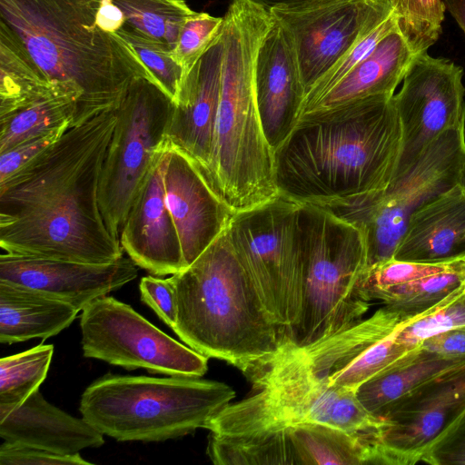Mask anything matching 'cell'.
<instances>
[{
    "label": "cell",
    "mask_w": 465,
    "mask_h": 465,
    "mask_svg": "<svg viewBox=\"0 0 465 465\" xmlns=\"http://www.w3.org/2000/svg\"><path fill=\"white\" fill-rule=\"evenodd\" d=\"M117 116L109 110L61 138L0 182V247L16 255L108 263L124 256L98 201Z\"/></svg>",
    "instance_id": "cell-1"
},
{
    "label": "cell",
    "mask_w": 465,
    "mask_h": 465,
    "mask_svg": "<svg viewBox=\"0 0 465 465\" xmlns=\"http://www.w3.org/2000/svg\"><path fill=\"white\" fill-rule=\"evenodd\" d=\"M393 95L367 96L302 115L274 151L279 193L317 203L384 191L401 150Z\"/></svg>",
    "instance_id": "cell-2"
},
{
    "label": "cell",
    "mask_w": 465,
    "mask_h": 465,
    "mask_svg": "<svg viewBox=\"0 0 465 465\" xmlns=\"http://www.w3.org/2000/svg\"><path fill=\"white\" fill-rule=\"evenodd\" d=\"M100 3L0 0V20L52 82L76 95L77 124L117 109L134 79L151 80L128 43L97 26Z\"/></svg>",
    "instance_id": "cell-3"
},
{
    "label": "cell",
    "mask_w": 465,
    "mask_h": 465,
    "mask_svg": "<svg viewBox=\"0 0 465 465\" xmlns=\"http://www.w3.org/2000/svg\"><path fill=\"white\" fill-rule=\"evenodd\" d=\"M272 17L246 0H232L222 30L223 63L209 183L235 213L277 197L274 152L255 100L257 54Z\"/></svg>",
    "instance_id": "cell-4"
},
{
    "label": "cell",
    "mask_w": 465,
    "mask_h": 465,
    "mask_svg": "<svg viewBox=\"0 0 465 465\" xmlns=\"http://www.w3.org/2000/svg\"><path fill=\"white\" fill-rule=\"evenodd\" d=\"M173 331L188 347L244 373L286 340L273 322L225 231L189 266L173 274Z\"/></svg>",
    "instance_id": "cell-5"
},
{
    "label": "cell",
    "mask_w": 465,
    "mask_h": 465,
    "mask_svg": "<svg viewBox=\"0 0 465 465\" xmlns=\"http://www.w3.org/2000/svg\"><path fill=\"white\" fill-rule=\"evenodd\" d=\"M235 397L229 385L195 376L107 373L83 392L82 417L118 441H163L204 429Z\"/></svg>",
    "instance_id": "cell-6"
},
{
    "label": "cell",
    "mask_w": 465,
    "mask_h": 465,
    "mask_svg": "<svg viewBox=\"0 0 465 465\" xmlns=\"http://www.w3.org/2000/svg\"><path fill=\"white\" fill-rule=\"evenodd\" d=\"M303 280L288 341L301 348L351 326L368 312L367 249L361 231L313 203H301Z\"/></svg>",
    "instance_id": "cell-7"
},
{
    "label": "cell",
    "mask_w": 465,
    "mask_h": 465,
    "mask_svg": "<svg viewBox=\"0 0 465 465\" xmlns=\"http://www.w3.org/2000/svg\"><path fill=\"white\" fill-rule=\"evenodd\" d=\"M465 162V128L436 138L417 162L382 192L313 203L359 228L368 268L393 258L411 214L459 183Z\"/></svg>",
    "instance_id": "cell-8"
},
{
    "label": "cell",
    "mask_w": 465,
    "mask_h": 465,
    "mask_svg": "<svg viewBox=\"0 0 465 465\" xmlns=\"http://www.w3.org/2000/svg\"><path fill=\"white\" fill-rule=\"evenodd\" d=\"M300 206L279 194L237 212L225 232L273 322L288 339L301 309L303 239Z\"/></svg>",
    "instance_id": "cell-9"
},
{
    "label": "cell",
    "mask_w": 465,
    "mask_h": 465,
    "mask_svg": "<svg viewBox=\"0 0 465 465\" xmlns=\"http://www.w3.org/2000/svg\"><path fill=\"white\" fill-rule=\"evenodd\" d=\"M173 102L151 80L134 79L115 109L117 122L101 170L98 201L116 239L146 174L163 153Z\"/></svg>",
    "instance_id": "cell-10"
},
{
    "label": "cell",
    "mask_w": 465,
    "mask_h": 465,
    "mask_svg": "<svg viewBox=\"0 0 465 465\" xmlns=\"http://www.w3.org/2000/svg\"><path fill=\"white\" fill-rule=\"evenodd\" d=\"M290 425L318 423L342 430L370 446L381 420L371 415L356 392L321 378L301 347L285 340L272 356L243 373Z\"/></svg>",
    "instance_id": "cell-11"
},
{
    "label": "cell",
    "mask_w": 465,
    "mask_h": 465,
    "mask_svg": "<svg viewBox=\"0 0 465 465\" xmlns=\"http://www.w3.org/2000/svg\"><path fill=\"white\" fill-rule=\"evenodd\" d=\"M83 354L128 371L169 376H203L208 358L173 339L129 304L112 296L95 299L80 317Z\"/></svg>",
    "instance_id": "cell-12"
},
{
    "label": "cell",
    "mask_w": 465,
    "mask_h": 465,
    "mask_svg": "<svg viewBox=\"0 0 465 465\" xmlns=\"http://www.w3.org/2000/svg\"><path fill=\"white\" fill-rule=\"evenodd\" d=\"M465 411V363L391 403L370 449L369 464L413 465Z\"/></svg>",
    "instance_id": "cell-13"
},
{
    "label": "cell",
    "mask_w": 465,
    "mask_h": 465,
    "mask_svg": "<svg viewBox=\"0 0 465 465\" xmlns=\"http://www.w3.org/2000/svg\"><path fill=\"white\" fill-rule=\"evenodd\" d=\"M462 76V67L449 59L432 57L427 51L413 56L400 92L393 95L401 128L393 178L406 173L440 134L465 128Z\"/></svg>",
    "instance_id": "cell-14"
},
{
    "label": "cell",
    "mask_w": 465,
    "mask_h": 465,
    "mask_svg": "<svg viewBox=\"0 0 465 465\" xmlns=\"http://www.w3.org/2000/svg\"><path fill=\"white\" fill-rule=\"evenodd\" d=\"M393 12L392 0H329L269 14L291 40L306 95L344 54Z\"/></svg>",
    "instance_id": "cell-15"
},
{
    "label": "cell",
    "mask_w": 465,
    "mask_h": 465,
    "mask_svg": "<svg viewBox=\"0 0 465 465\" xmlns=\"http://www.w3.org/2000/svg\"><path fill=\"white\" fill-rule=\"evenodd\" d=\"M163 181L186 268L227 229L235 212L216 194L197 163L168 143Z\"/></svg>",
    "instance_id": "cell-16"
},
{
    "label": "cell",
    "mask_w": 465,
    "mask_h": 465,
    "mask_svg": "<svg viewBox=\"0 0 465 465\" xmlns=\"http://www.w3.org/2000/svg\"><path fill=\"white\" fill-rule=\"evenodd\" d=\"M137 275V265L124 256L108 263H87L3 252L0 255V281L49 293L79 312Z\"/></svg>",
    "instance_id": "cell-17"
},
{
    "label": "cell",
    "mask_w": 465,
    "mask_h": 465,
    "mask_svg": "<svg viewBox=\"0 0 465 465\" xmlns=\"http://www.w3.org/2000/svg\"><path fill=\"white\" fill-rule=\"evenodd\" d=\"M166 147L142 183L120 232L124 252L156 276L185 268L180 238L164 194Z\"/></svg>",
    "instance_id": "cell-18"
},
{
    "label": "cell",
    "mask_w": 465,
    "mask_h": 465,
    "mask_svg": "<svg viewBox=\"0 0 465 465\" xmlns=\"http://www.w3.org/2000/svg\"><path fill=\"white\" fill-rule=\"evenodd\" d=\"M254 88L262 132L274 152L301 116L305 89L291 40L273 18L257 54Z\"/></svg>",
    "instance_id": "cell-19"
},
{
    "label": "cell",
    "mask_w": 465,
    "mask_h": 465,
    "mask_svg": "<svg viewBox=\"0 0 465 465\" xmlns=\"http://www.w3.org/2000/svg\"><path fill=\"white\" fill-rule=\"evenodd\" d=\"M223 63L221 34L186 74L167 131V143L186 153L200 167L208 183L214 149Z\"/></svg>",
    "instance_id": "cell-20"
},
{
    "label": "cell",
    "mask_w": 465,
    "mask_h": 465,
    "mask_svg": "<svg viewBox=\"0 0 465 465\" xmlns=\"http://www.w3.org/2000/svg\"><path fill=\"white\" fill-rule=\"evenodd\" d=\"M4 441L72 455L104 443V434L83 417H74L49 403L39 389L22 403L0 410Z\"/></svg>",
    "instance_id": "cell-21"
},
{
    "label": "cell",
    "mask_w": 465,
    "mask_h": 465,
    "mask_svg": "<svg viewBox=\"0 0 465 465\" xmlns=\"http://www.w3.org/2000/svg\"><path fill=\"white\" fill-rule=\"evenodd\" d=\"M464 256L465 193L456 184L411 214L392 259L440 263Z\"/></svg>",
    "instance_id": "cell-22"
},
{
    "label": "cell",
    "mask_w": 465,
    "mask_h": 465,
    "mask_svg": "<svg viewBox=\"0 0 465 465\" xmlns=\"http://www.w3.org/2000/svg\"><path fill=\"white\" fill-rule=\"evenodd\" d=\"M414 55L399 27L396 28L382 38L308 113L367 96L394 94Z\"/></svg>",
    "instance_id": "cell-23"
},
{
    "label": "cell",
    "mask_w": 465,
    "mask_h": 465,
    "mask_svg": "<svg viewBox=\"0 0 465 465\" xmlns=\"http://www.w3.org/2000/svg\"><path fill=\"white\" fill-rule=\"evenodd\" d=\"M79 311L49 293L0 281V342L46 340L67 328Z\"/></svg>",
    "instance_id": "cell-24"
},
{
    "label": "cell",
    "mask_w": 465,
    "mask_h": 465,
    "mask_svg": "<svg viewBox=\"0 0 465 465\" xmlns=\"http://www.w3.org/2000/svg\"><path fill=\"white\" fill-rule=\"evenodd\" d=\"M411 319L384 305L371 317L302 349L314 371L333 385L373 345Z\"/></svg>",
    "instance_id": "cell-25"
},
{
    "label": "cell",
    "mask_w": 465,
    "mask_h": 465,
    "mask_svg": "<svg viewBox=\"0 0 465 465\" xmlns=\"http://www.w3.org/2000/svg\"><path fill=\"white\" fill-rule=\"evenodd\" d=\"M465 363V356H445L420 346L383 370L356 391L362 407L380 420L395 401L431 379Z\"/></svg>",
    "instance_id": "cell-26"
},
{
    "label": "cell",
    "mask_w": 465,
    "mask_h": 465,
    "mask_svg": "<svg viewBox=\"0 0 465 465\" xmlns=\"http://www.w3.org/2000/svg\"><path fill=\"white\" fill-rule=\"evenodd\" d=\"M76 95L52 82L15 33L0 20V118L54 95Z\"/></svg>",
    "instance_id": "cell-27"
},
{
    "label": "cell",
    "mask_w": 465,
    "mask_h": 465,
    "mask_svg": "<svg viewBox=\"0 0 465 465\" xmlns=\"http://www.w3.org/2000/svg\"><path fill=\"white\" fill-rule=\"evenodd\" d=\"M291 426L232 435L210 433L207 455L216 465H297Z\"/></svg>",
    "instance_id": "cell-28"
},
{
    "label": "cell",
    "mask_w": 465,
    "mask_h": 465,
    "mask_svg": "<svg viewBox=\"0 0 465 465\" xmlns=\"http://www.w3.org/2000/svg\"><path fill=\"white\" fill-rule=\"evenodd\" d=\"M297 465H367L369 447L357 437L318 423L291 426Z\"/></svg>",
    "instance_id": "cell-29"
},
{
    "label": "cell",
    "mask_w": 465,
    "mask_h": 465,
    "mask_svg": "<svg viewBox=\"0 0 465 465\" xmlns=\"http://www.w3.org/2000/svg\"><path fill=\"white\" fill-rule=\"evenodd\" d=\"M465 286V265L427 277L368 292L406 318H415L440 304L450 294Z\"/></svg>",
    "instance_id": "cell-30"
},
{
    "label": "cell",
    "mask_w": 465,
    "mask_h": 465,
    "mask_svg": "<svg viewBox=\"0 0 465 465\" xmlns=\"http://www.w3.org/2000/svg\"><path fill=\"white\" fill-rule=\"evenodd\" d=\"M77 100L54 95L0 118V153L66 123L76 125Z\"/></svg>",
    "instance_id": "cell-31"
},
{
    "label": "cell",
    "mask_w": 465,
    "mask_h": 465,
    "mask_svg": "<svg viewBox=\"0 0 465 465\" xmlns=\"http://www.w3.org/2000/svg\"><path fill=\"white\" fill-rule=\"evenodd\" d=\"M54 353L52 344L41 343L0 360V410L28 398L45 380Z\"/></svg>",
    "instance_id": "cell-32"
},
{
    "label": "cell",
    "mask_w": 465,
    "mask_h": 465,
    "mask_svg": "<svg viewBox=\"0 0 465 465\" xmlns=\"http://www.w3.org/2000/svg\"><path fill=\"white\" fill-rule=\"evenodd\" d=\"M125 15V25L149 37L176 45L180 29L193 15L184 0H113Z\"/></svg>",
    "instance_id": "cell-33"
},
{
    "label": "cell",
    "mask_w": 465,
    "mask_h": 465,
    "mask_svg": "<svg viewBox=\"0 0 465 465\" xmlns=\"http://www.w3.org/2000/svg\"><path fill=\"white\" fill-rule=\"evenodd\" d=\"M117 34L133 48L149 73L151 80L175 104L185 72L173 58V49L168 45L125 25Z\"/></svg>",
    "instance_id": "cell-34"
},
{
    "label": "cell",
    "mask_w": 465,
    "mask_h": 465,
    "mask_svg": "<svg viewBox=\"0 0 465 465\" xmlns=\"http://www.w3.org/2000/svg\"><path fill=\"white\" fill-rule=\"evenodd\" d=\"M398 27L413 53L426 52L442 33L443 0H392Z\"/></svg>",
    "instance_id": "cell-35"
},
{
    "label": "cell",
    "mask_w": 465,
    "mask_h": 465,
    "mask_svg": "<svg viewBox=\"0 0 465 465\" xmlns=\"http://www.w3.org/2000/svg\"><path fill=\"white\" fill-rule=\"evenodd\" d=\"M465 326V286L450 294L431 311L403 323L397 339L413 349L426 339Z\"/></svg>",
    "instance_id": "cell-36"
},
{
    "label": "cell",
    "mask_w": 465,
    "mask_h": 465,
    "mask_svg": "<svg viewBox=\"0 0 465 465\" xmlns=\"http://www.w3.org/2000/svg\"><path fill=\"white\" fill-rule=\"evenodd\" d=\"M396 28H398V23L397 17L393 12L389 18L370 35L354 45L318 79L305 95L301 116L308 113L326 93L338 84L357 64L365 58L382 38Z\"/></svg>",
    "instance_id": "cell-37"
},
{
    "label": "cell",
    "mask_w": 465,
    "mask_h": 465,
    "mask_svg": "<svg viewBox=\"0 0 465 465\" xmlns=\"http://www.w3.org/2000/svg\"><path fill=\"white\" fill-rule=\"evenodd\" d=\"M223 25V17L203 12H195L185 20L173 49V58L183 68L185 76L220 37Z\"/></svg>",
    "instance_id": "cell-38"
},
{
    "label": "cell",
    "mask_w": 465,
    "mask_h": 465,
    "mask_svg": "<svg viewBox=\"0 0 465 465\" xmlns=\"http://www.w3.org/2000/svg\"><path fill=\"white\" fill-rule=\"evenodd\" d=\"M465 265V256L454 261L440 263L405 262L391 259L367 269L365 289H385L411 282L431 274L454 270ZM369 296V295H368Z\"/></svg>",
    "instance_id": "cell-39"
},
{
    "label": "cell",
    "mask_w": 465,
    "mask_h": 465,
    "mask_svg": "<svg viewBox=\"0 0 465 465\" xmlns=\"http://www.w3.org/2000/svg\"><path fill=\"white\" fill-rule=\"evenodd\" d=\"M71 127V124L66 123L49 132L28 139L10 150L1 153L0 182L5 181L24 165L34 160L49 146L58 141Z\"/></svg>",
    "instance_id": "cell-40"
},
{
    "label": "cell",
    "mask_w": 465,
    "mask_h": 465,
    "mask_svg": "<svg viewBox=\"0 0 465 465\" xmlns=\"http://www.w3.org/2000/svg\"><path fill=\"white\" fill-rule=\"evenodd\" d=\"M139 290L141 301L173 330L176 323L177 305L172 277L162 279L153 275L144 276L140 281Z\"/></svg>",
    "instance_id": "cell-41"
},
{
    "label": "cell",
    "mask_w": 465,
    "mask_h": 465,
    "mask_svg": "<svg viewBox=\"0 0 465 465\" xmlns=\"http://www.w3.org/2000/svg\"><path fill=\"white\" fill-rule=\"evenodd\" d=\"M1 465H93L79 453L64 455L4 441L0 446Z\"/></svg>",
    "instance_id": "cell-42"
},
{
    "label": "cell",
    "mask_w": 465,
    "mask_h": 465,
    "mask_svg": "<svg viewBox=\"0 0 465 465\" xmlns=\"http://www.w3.org/2000/svg\"><path fill=\"white\" fill-rule=\"evenodd\" d=\"M420 462L431 465H465V411L423 454Z\"/></svg>",
    "instance_id": "cell-43"
},
{
    "label": "cell",
    "mask_w": 465,
    "mask_h": 465,
    "mask_svg": "<svg viewBox=\"0 0 465 465\" xmlns=\"http://www.w3.org/2000/svg\"><path fill=\"white\" fill-rule=\"evenodd\" d=\"M420 346L440 355L465 356V326L433 335Z\"/></svg>",
    "instance_id": "cell-44"
},
{
    "label": "cell",
    "mask_w": 465,
    "mask_h": 465,
    "mask_svg": "<svg viewBox=\"0 0 465 465\" xmlns=\"http://www.w3.org/2000/svg\"><path fill=\"white\" fill-rule=\"evenodd\" d=\"M97 26L105 33H117L126 22L124 12L113 0H101L95 16Z\"/></svg>",
    "instance_id": "cell-45"
},
{
    "label": "cell",
    "mask_w": 465,
    "mask_h": 465,
    "mask_svg": "<svg viewBox=\"0 0 465 465\" xmlns=\"http://www.w3.org/2000/svg\"><path fill=\"white\" fill-rule=\"evenodd\" d=\"M270 13L272 9H296L321 4L329 0H246Z\"/></svg>",
    "instance_id": "cell-46"
},
{
    "label": "cell",
    "mask_w": 465,
    "mask_h": 465,
    "mask_svg": "<svg viewBox=\"0 0 465 465\" xmlns=\"http://www.w3.org/2000/svg\"><path fill=\"white\" fill-rule=\"evenodd\" d=\"M445 9L454 17L465 34V0H443Z\"/></svg>",
    "instance_id": "cell-47"
},
{
    "label": "cell",
    "mask_w": 465,
    "mask_h": 465,
    "mask_svg": "<svg viewBox=\"0 0 465 465\" xmlns=\"http://www.w3.org/2000/svg\"><path fill=\"white\" fill-rule=\"evenodd\" d=\"M458 184L461 187V189L465 193V162L463 163L461 170H460Z\"/></svg>",
    "instance_id": "cell-48"
}]
</instances>
